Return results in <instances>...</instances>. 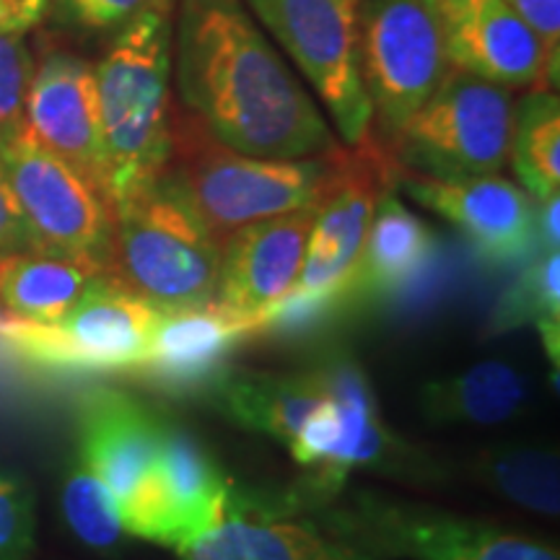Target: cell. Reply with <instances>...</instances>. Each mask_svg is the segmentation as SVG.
Returning <instances> with one entry per match:
<instances>
[{
    "mask_svg": "<svg viewBox=\"0 0 560 560\" xmlns=\"http://www.w3.org/2000/svg\"><path fill=\"white\" fill-rule=\"evenodd\" d=\"M172 79L187 115L247 156L310 159L340 145L244 0H177Z\"/></svg>",
    "mask_w": 560,
    "mask_h": 560,
    "instance_id": "cell-1",
    "label": "cell"
},
{
    "mask_svg": "<svg viewBox=\"0 0 560 560\" xmlns=\"http://www.w3.org/2000/svg\"><path fill=\"white\" fill-rule=\"evenodd\" d=\"M107 198L115 210L153 185L172 151V0L122 26L94 68Z\"/></svg>",
    "mask_w": 560,
    "mask_h": 560,
    "instance_id": "cell-2",
    "label": "cell"
},
{
    "mask_svg": "<svg viewBox=\"0 0 560 560\" xmlns=\"http://www.w3.org/2000/svg\"><path fill=\"white\" fill-rule=\"evenodd\" d=\"M102 272L117 289L159 310L210 304L221 278L223 244L206 229L170 174L112 210Z\"/></svg>",
    "mask_w": 560,
    "mask_h": 560,
    "instance_id": "cell-3",
    "label": "cell"
},
{
    "mask_svg": "<svg viewBox=\"0 0 560 560\" xmlns=\"http://www.w3.org/2000/svg\"><path fill=\"white\" fill-rule=\"evenodd\" d=\"M332 153L310 159L247 156L215 140L187 115L172 120V151L164 174L221 244L247 223L317 206L332 174Z\"/></svg>",
    "mask_w": 560,
    "mask_h": 560,
    "instance_id": "cell-4",
    "label": "cell"
},
{
    "mask_svg": "<svg viewBox=\"0 0 560 560\" xmlns=\"http://www.w3.org/2000/svg\"><path fill=\"white\" fill-rule=\"evenodd\" d=\"M278 509L310 516L327 535L376 560H560L556 548L535 537L376 490L342 488L327 501Z\"/></svg>",
    "mask_w": 560,
    "mask_h": 560,
    "instance_id": "cell-5",
    "label": "cell"
},
{
    "mask_svg": "<svg viewBox=\"0 0 560 560\" xmlns=\"http://www.w3.org/2000/svg\"><path fill=\"white\" fill-rule=\"evenodd\" d=\"M514 100L511 89L454 68L387 149L405 172L433 179L499 174L509 161Z\"/></svg>",
    "mask_w": 560,
    "mask_h": 560,
    "instance_id": "cell-6",
    "label": "cell"
},
{
    "mask_svg": "<svg viewBox=\"0 0 560 560\" xmlns=\"http://www.w3.org/2000/svg\"><path fill=\"white\" fill-rule=\"evenodd\" d=\"M359 68L374 136L387 143L452 70L433 0H359Z\"/></svg>",
    "mask_w": 560,
    "mask_h": 560,
    "instance_id": "cell-7",
    "label": "cell"
},
{
    "mask_svg": "<svg viewBox=\"0 0 560 560\" xmlns=\"http://www.w3.org/2000/svg\"><path fill=\"white\" fill-rule=\"evenodd\" d=\"M166 416L125 389L100 387L79 405V457L100 475L120 511L125 535L164 545L161 441Z\"/></svg>",
    "mask_w": 560,
    "mask_h": 560,
    "instance_id": "cell-8",
    "label": "cell"
},
{
    "mask_svg": "<svg viewBox=\"0 0 560 560\" xmlns=\"http://www.w3.org/2000/svg\"><path fill=\"white\" fill-rule=\"evenodd\" d=\"M330 112L348 145L374 136L359 68V0H244Z\"/></svg>",
    "mask_w": 560,
    "mask_h": 560,
    "instance_id": "cell-9",
    "label": "cell"
},
{
    "mask_svg": "<svg viewBox=\"0 0 560 560\" xmlns=\"http://www.w3.org/2000/svg\"><path fill=\"white\" fill-rule=\"evenodd\" d=\"M161 312L102 276L55 325L3 317L0 342L19 359L45 369L136 374L149 355Z\"/></svg>",
    "mask_w": 560,
    "mask_h": 560,
    "instance_id": "cell-10",
    "label": "cell"
},
{
    "mask_svg": "<svg viewBox=\"0 0 560 560\" xmlns=\"http://www.w3.org/2000/svg\"><path fill=\"white\" fill-rule=\"evenodd\" d=\"M0 166L34 249L102 268L115 221L104 195L73 166L47 151L26 125L0 138Z\"/></svg>",
    "mask_w": 560,
    "mask_h": 560,
    "instance_id": "cell-11",
    "label": "cell"
},
{
    "mask_svg": "<svg viewBox=\"0 0 560 560\" xmlns=\"http://www.w3.org/2000/svg\"><path fill=\"white\" fill-rule=\"evenodd\" d=\"M397 172L400 166L376 136L350 149H335L332 174L317 200L304 265L291 291L338 296L348 304L359 301L355 272L374 210L384 192L395 190Z\"/></svg>",
    "mask_w": 560,
    "mask_h": 560,
    "instance_id": "cell-12",
    "label": "cell"
},
{
    "mask_svg": "<svg viewBox=\"0 0 560 560\" xmlns=\"http://www.w3.org/2000/svg\"><path fill=\"white\" fill-rule=\"evenodd\" d=\"M325 376L332 400L338 402L342 418L340 450L335 452L330 465L312 470L310 478L291 495H280V506L327 501L346 488L348 475L353 470H374L397 478H429L433 465L423 454L410 450L402 439L389 431L382 420L371 384L359 363L350 355H330L317 363Z\"/></svg>",
    "mask_w": 560,
    "mask_h": 560,
    "instance_id": "cell-13",
    "label": "cell"
},
{
    "mask_svg": "<svg viewBox=\"0 0 560 560\" xmlns=\"http://www.w3.org/2000/svg\"><path fill=\"white\" fill-rule=\"evenodd\" d=\"M395 187L450 221L488 260L514 262L540 247V202L499 174L433 179L400 170Z\"/></svg>",
    "mask_w": 560,
    "mask_h": 560,
    "instance_id": "cell-14",
    "label": "cell"
},
{
    "mask_svg": "<svg viewBox=\"0 0 560 560\" xmlns=\"http://www.w3.org/2000/svg\"><path fill=\"white\" fill-rule=\"evenodd\" d=\"M174 552L179 560H376L327 535L310 516L278 509L272 499L236 486L221 520Z\"/></svg>",
    "mask_w": 560,
    "mask_h": 560,
    "instance_id": "cell-15",
    "label": "cell"
},
{
    "mask_svg": "<svg viewBox=\"0 0 560 560\" xmlns=\"http://www.w3.org/2000/svg\"><path fill=\"white\" fill-rule=\"evenodd\" d=\"M255 338H265L262 312H236L219 301L164 310L136 374L170 395H202L234 350Z\"/></svg>",
    "mask_w": 560,
    "mask_h": 560,
    "instance_id": "cell-16",
    "label": "cell"
},
{
    "mask_svg": "<svg viewBox=\"0 0 560 560\" xmlns=\"http://www.w3.org/2000/svg\"><path fill=\"white\" fill-rule=\"evenodd\" d=\"M26 128L107 198L100 94L94 68L68 52H52L34 68L26 94ZM112 208V206H109Z\"/></svg>",
    "mask_w": 560,
    "mask_h": 560,
    "instance_id": "cell-17",
    "label": "cell"
},
{
    "mask_svg": "<svg viewBox=\"0 0 560 560\" xmlns=\"http://www.w3.org/2000/svg\"><path fill=\"white\" fill-rule=\"evenodd\" d=\"M441 16L454 68L503 89L556 81L558 60L503 0H459Z\"/></svg>",
    "mask_w": 560,
    "mask_h": 560,
    "instance_id": "cell-18",
    "label": "cell"
},
{
    "mask_svg": "<svg viewBox=\"0 0 560 560\" xmlns=\"http://www.w3.org/2000/svg\"><path fill=\"white\" fill-rule=\"evenodd\" d=\"M314 213L310 206L236 229L223 242L215 301L252 314L283 299L301 276Z\"/></svg>",
    "mask_w": 560,
    "mask_h": 560,
    "instance_id": "cell-19",
    "label": "cell"
},
{
    "mask_svg": "<svg viewBox=\"0 0 560 560\" xmlns=\"http://www.w3.org/2000/svg\"><path fill=\"white\" fill-rule=\"evenodd\" d=\"M327 384L319 366L306 371H255L229 366L202 392L221 416L242 429L291 446L304 420L327 400Z\"/></svg>",
    "mask_w": 560,
    "mask_h": 560,
    "instance_id": "cell-20",
    "label": "cell"
},
{
    "mask_svg": "<svg viewBox=\"0 0 560 560\" xmlns=\"http://www.w3.org/2000/svg\"><path fill=\"white\" fill-rule=\"evenodd\" d=\"M161 493L166 514V548H177L223 516L234 488L213 454L190 429L166 416L161 441Z\"/></svg>",
    "mask_w": 560,
    "mask_h": 560,
    "instance_id": "cell-21",
    "label": "cell"
},
{
    "mask_svg": "<svg viewBox=\"0 0 560 560\" xmlns=\"http://www.w3.org/2000/svg\"><path fill=\"white\" fill-rule=\"evenodd\" d=\"M104 276L96 262L24 249L0 257V312L3 317L55 325Z\"/></svg>",
    "mask_w": 560,
    "mask_h": 560,
    "instance_id": "cell-22",
    "label": "cell"
},
{
    "mask_svg": "<svg viewBox=\"0 0 560 560\" xmlns=\"http://www.w3.org/2000/svg\"><path fill=\"white\" fill-rule=\"evenodd\" d=\"M418 405L431 425H495L527 405V382L506 361H482L431 380Z\"/></svg>",
    "mask_w": 560,
    "mask_h": 560,
    "instance_id": "cell-23",
    "label": "cell"
},
{
    "mask_svg": "<svg viewBox=\"0 0 560 560\" xmlns=\"http://www.w3.org/2000/svg\"><path fill=\"white\" fill-rule=\"evenodd\" d=\"M436 240L425 226L397 200L395 190L384 192L374 210L366 247H363L359 272H355V296H387L400 291L410 278H416L431 260Z\"/></svg>",
    "mask_w": 560,
    "mask_h": 560,
    "instance_id": "cell-24",
    "label": "cell"
},
{
    "mask_svg": "<svg viewBox=\"0 0 560 560\" xmlns=\"http://www.w3.org/2000/svg\"><path fill=\"white\" fill-rule=\"evenodd\" d=\"M509 161L537 202L560 195V104L548 89L529 91L514 104Z\"/></svg>",
    "mask_w": 560,
    "mask_h": 560,
    "instance_id": "cell-25",
    "label": "cell"
},
{
    "mask_svg": "<svg viewBox=\"0 0 560 560\" xmlns=\"http://www.w3.org/2000/svg\"><path fill=\"white\" fill-rule=\"evenodd\" d=\"M472 478L503 499L558 516V454L540 446H490L470 462Z\"/></svg>",
    "mask_w": 560,
    "mask_h": 560,
    "instance_id": "cell-26",
    "label": "cell"
},
{
    "mask_svg": "<svg viewBox=\"0 0 560 560\" xmlns=\"http://www.w3.org/2000/svg\"><path fill=\"white\" fill-rule=\"evenodd\" d=\"M60 503L70 532L83 545L94 550H115L122 542L125 529L117 503L100 475L91 470L79 454L62 482Z\"/></svg>",
    "mask_w": 560,
    "mask_h": 560,
    "instance_id": "cell-27",
    "label": "cell"
},
{
    "mask_svg": "<svg viewBox=\"0 0 560 560\" xmlns=\"http://www.w3.org/2000/svg\"><path fill=\"white\" fill-rule=\"evenodd\" d=\"M560 319V255L558 249L542 252L527 270L503 293L493 317L490 332L516 330L524 325Z\"/></svg>",
    "mask_w": 560,
    "mask_h": 560,
    "instance_id": "cell-28",
    "label": "cell"
},
{
    "mask_svg": "<svg viewBox=\"0 0 560 560\" xmlns=\"http://www.w3.org/2000/svg\"><path fill=\"white\" fill-rule=\"evenodd\" d=\"M34 60L21 34H0V138L24 128Z\"/></svg>",
    "mask_w": 560,
    "mask_h": 560,
    "instance_id": "cell-29",
    "label": "cell"
},
{
    "mask_svg": "<svg viewBox=\"0 0 560 560\" xmlns=\"http://www.w3.org/2000/svg\"><path fill=\"white\" fill-rule=\"evenodd\" d=\"M37 535L34 495L24 480L0 472V560H30Z\"/></svg>",
    "mask_w": 560,
    "mask_h": 560,
    "instance_id": "cell-30",
    "label": "cell"
},
{
    "mask_svg": "<svg viewBox=\"0 0 560 560\" xmlns=\"http://www.w3.org/2000/svg\"><path fill=\"white\" fill-rule=\"evenodd\" d=\"M62 3L91 30H112V26H125L138 13L166 3V0H62Z\"/></svg>",
    "mask_w": 560,
    "mask_h": 560,
    "instance_id": "cell-31",
    "label": "cell"
},
{
    "mask_svg": "<svg viewBox=\"0 0 560 560\" xmlns=\"http://www.w3.org/2000/svg\"><path fill=\"white\" fill-rule=\"evenodd\" d=\"M529 26L548 52L558 60L560 47V0H503Z\"/></svg>",
    "mask_w": 560,
    "mask_h": 560,
    "instance_id": "cell-32",
    "label": "cell"
},
{
    "mask_svg": "<svg viewBox=\"0 0 560 560\" xmlns=\"http://www.w3.org/2000/svg\"><path fill=\"white\" fill-rule=\"evenodd\" d=\"M24 249H34L30 229H26L19 202L13 198L3 166H0V257Z\"/></svg>",
    "mask_w": 560,
    "mask_h": 560,
    "instance_id": "cell-33",
    "label": "cell"
},
{
    "mask_svg": "<svg viewBox=\"0 0 560 560\" xmlns=\"http://www.w3.org/2000/svg\"><path fill=\"white\" fill-rule=\"evenodd\" d=\"M45 11L47 0H0V34H24Z\"/></svg>",
    "mask_w": 560,
    "mask_h": 560,
    "instance_id": "cell-34",
    "label": "cell"
},
{
    "mask_svg": "<svg viewBox=\"0 0 560 560\" xmlns=\"http://www.w3.org/2000/svg\"><path fill=\"white\" fill-rule=\"evenodd\" d=\"M433 3H436V5H439V11L444 13V11H450L454 3H459V0H433Z\"/></svg>",
    "mask_w": 560,
    "mask_h": 560,
    "instance_id": "cell-35",
    "label": "cell"
},
{
    "mask_svg": "<svg viewBox=\"0 0 560 560\" xmlns=\"http://www.w3.org/2000/svg\"><path fill=\"white\" fill-rule=\"evenodd\" d=\"M0 322H3V312H0Z\"/></svg>",
    "mask_w": 560,
    "mask_h": 560,
    "instance_id": "cell-36",
    "label": "cell"
}]
</instances>
